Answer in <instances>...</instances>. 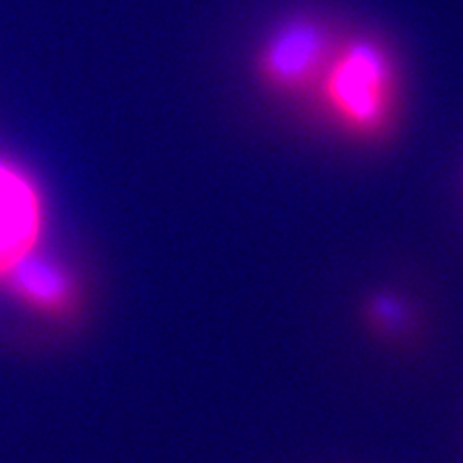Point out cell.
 Segmentation results:
<instances>
[{
  "label": "cell",
  "instance_id": "1",
  "mask_svg": "<svg viewBox=\"0 0 463 463\" xmlns=\"http://www.w3.org/2000/svg\"><path fill=\"white\" fill-rule=\"evenodd\" d=\"M313 99L345 139L367 147L386 143L403 109V78L394 49L369 32L340 35Z\"/></svg>",
  "mask_w": 463,
  "mask_h": 463
},
{
  "label": "cell",
  "instance_id": "2",
  "mask_svg": "<svg viewBox=\"0 0 463 463\" xmlns=\"http://www.w3.org/2000/svg\"><path fill=\"white\" fill-rule=\"evenodd\" d=\"M338 41L340 33L321 14H289L260 41L253 76L267 93L280 99L313 97Z\"/></svg>",
  "mask_w": 463,
  "mask_h": 463
},
{
  "label": "cell",
  "instance_id": "3",
  "mask_svg": "<svg viewBox=\"0 0 463 463\" xmlns=\"http://www.w3.org/2000/svg\"><path fill=\"white\" fill-rule=\"evenodd\" d=\"M43 230V201L29 174L0 161V279L35 251Z\"/></svg>",
  "mask_w": 463,
  "mask_h": 463
},
{
  "label": "cell",
  "instance_id": "4",
  "mask_svg": "<svg viewBox=\"0 0 463 463\" xmlns=\"http://www.w3.org/2000/svg\"><path fill=\"white\" fill-rule=\"evenodd\" d=\"M3 280H6L10 292L32 309L62 315L76 306L74 274L61 260L37 251L25 255Z\"/></svg>",
  "mask_w": 463,
  "mask_h": 463
},
{
  "label": "cell",
  "instance_id": "5",
  "mask_svg": "<svg viewBox=\"0 0 463 463\" xmlns=\"http://www.w3.org/2000/svg\"><path fill=\"white\" fill-rule=\"evenodd\" d=\"M369 323L383 332H400L410 321V309L405 301L390 292H379L367 301Z\"/></svg>",
  "mask_w": 463,
  "mask_h": 463
}]
</instances>
